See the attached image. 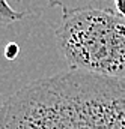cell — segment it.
Masks as SVG:
<instances>
[{
    "instance_id": "1",
    "label": "cell",
    "mask_w": 125,
    "mask_h": 129,
    "mask_svg": "<svg viewBox=\"0 0 125 129\" xmlns=\"http://www.w3.org/2000/svg\"><path fill=\"white\" fill-rule=\"evenodd\" d=\"M0 129H125V81L63 71L0 104Z\"/></svg>"
},
{
    "instance_id": "2",
    "label": "cell",
    "mask_w": 125,
    "mask_h": 129,
    "mask_svg": "<svg viewBox=\"0 0 125 129\" xmlns=\"http://www.w3.org/2000/svg\"><path fill=\"white\" fill-rule=\"evenodd\" d=\"M54 38L69 69L125 81V17L113 8L62 15Z\"/></svg>"
},
{
    "instance_id": "3",
    "label": "cell",
    "mask_w": 125,
    "mask_h": 129,
    "mask_svg": "<svg viewBox=\"0 0 125 129\" xmlns=\"http://www.w3.org/2000/svg\"><path fill=\"white\" fill-rule=\"evenodd\" d=\"M50 6L62 9V15H69L85 9L95 8H113V0H47ZM115 9V8H113Z\"/></svg>"
},
{
    "instance_id": "4",
    "label": "cell",
    "mask_w": 125,
    "mask_h": 129,
    "mask_svg": "<svg viewBox=\"0 0 125 129\" xmlns=\"http://www.w3.org/2000/svg\"><path fill=\"white\" fill-rule=\"evenodd\" d=\"M26 17V12L15 11L8 0H0V23L2 24H12Z\"/></svg>"
},
{
    "instance_id": "5",
    "label": "cell",
    "mask_w": 125,
    "mask_h": 129,
    "mask_svg": "<svg viewBox=\"0 0 125 129\" xmlns=\"http://www.w3.org/2000/svg\"><path fill=\"white\" fill-rule=\"evenodd\" d=\"M18 53H20V47H18L17 44H14V42L8 44L6 48H5V56H6V59H9V60H14V59L18 56Z\"/></svg>"
},
{
    "instance_id": "6",
    "label": "cell",
    "mask_w": 125,
    "mask_h": 129,
    "mask_svg": "<svg viewBox=\"0 0 125 129\" xmlns=\"http://www.w3.org/2000/svg\"><path fill=\"white\" fill-rule=\"evenodd\" d=\"M113 8L119 15L125 17V0H113Z\"/></svg>"
}]
</instances>
